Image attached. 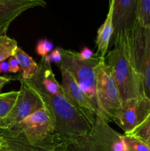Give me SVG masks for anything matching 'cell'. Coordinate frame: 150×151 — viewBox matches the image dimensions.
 <instances>
[{"label":"cell","instance_id":"cell-17","mask_svg":"<svg viewBox=\"0 0 150 151\" xmlns=\"http://www.w3.org/2000/svg\"><path fill=\"white\" fill-rule=\"evenodd\" d=\"M19 91L3 93L0 97V121L7 116L14 106L19 97Z\"/></svg>","mask_w":150,"mask_h":151},{"label":"cell","instance_id":"cell-5","mask_svg":"<svg viewBox=\"0 0 150 151\" xmlns=\"http://www.w3.org/2000/svg\"><path fill=\"white\" fill-rule=\"evenodd\" d=\"M126 34L131 57L142 82L144 96L150 99V27L136 22Z\"/></svg>","mask_w":150,"mask_h":151},{"label":"cell","instance_id":"cell-24","mask_svg":"<svg viewBox=\"0 0 150 151\" xmlns=\"http://www.w3.org/2000/svg\"><path fill=\"white\" fill-rule=\"evenodd\" d=\"M9 64V72H12V73H16V72L20 71V66H19V63H18L17 60L13 56L10 57L8 60Z\"/></svg>","mask_w":150,"mask_h":151},{"label":"cell","instance_id":"cell-10","mask_svg":"<svg viewBox=\"0 0 150 151\" xmlns=\"http://www.w3.org/2000/svg\"><path fill=\"white\" fill-rule=\"evenodd\" d=\"M88 134L104 151H127L124 134L113 129L108 122L100 116H96Z\"/></svg>","mask_w":150,"mask_h":151},{"label":"cell","instance_id":"cell-8","mask_svg":"<svg viewBox=\"0 0 150 151\" xmlns=\"http://www.w3.org/2000/svg\"><path fill=\"white\" fill-rule=\"evenodd\" d=\"M19 97L7 116L0 121V129L14 128L21 121L44 107L41 99L21 82Z\"/></svg>","mask_w":150,"mask_h":151},{"label":"cell","instance_id":"cell-31","mask_svg":"<svg viewBox=\"0 0 150 151\" xmlns=\"http://www.w3.org/2000/svg\"><path fill=\"white\" fill-rule=\"evenodd\" d=\"M149 146H150V143H149Z\"/></svg>","mask_w":150,"mask_h":151},{"label":"cell","instance_id":"cell-13","mask_svg":"<svg viewBox=\"0 0 150 151\" xmlns=\"http://www.w3.org/2000/svg\"><path fill=\"white\" fill-rule=\"evenodd\" d=\"M0 133L7 151H53L54 150L30 143L24 133L19 128L0 129Z\"/></svg>","mask_w":150,"mask_h":151},{"label":"cell","instance_id":"cell-27","mask_svg":"<svg viewBox=\"0 0 150 151\" xmlns=\"http://www.w3.org/2000/svg\"><path fill=\"white\" fill-rule=\"evenodd\" d=\"M9 72L8 62L2 61L0 63V73H7Z\"/></svg>","mask_w":150,"mask_h":151},{"label":"cell","instance_id":"cell-7","mask_svg":"<svg viewBox=\"0 0 150 151\" xmlns=\"http://www.w3.org/2000/svg\"><path fill=\"white\" fill-rule=\"evenodd\" d=\"M150 114V99L146 96L122 103L112 122L117 124L124 134H129L139 126Z\"/></svg>","mask_w":150,"mask_h":151},{"label":"cell","instance_id":"cell-1","mask_svg":"<svg viewBox=\"0 0 150 151\" xmlns=\"http://www.w3.org/2000/svg\"><path fill=\"white\" fill-rule=\"evenodd\" d=\"M19 80L44 103V107L54 123L57 145L67 144L91 130V125L66 98L61 84L51 69V63L44 57L41 58L32 78Z\"/></svg>","mask_w":150,"mask_h":151},{"label":"cell","instance_id":"cell-32","mask_svg":"<svg viewBox=\"0 0 150 151\" xmlns=\"http://www.w3.org/2000/svg\"><path fill=\"white\" fill-rule=\"evenodd\" d=\"M0 134H1V133H0Z\"/></svg>","mask_w":150,"mask_h":151},{"label":"cell","instance_id":"cell-16","mask_svg":"<svg viewBox=\"0 0 150 151\" xmlns=\"http://www.w3.org/2000/svg\"><path fill=\"white\" fill-rule=\"evenodd\" d=\"M63 145L65 151H104L92 139L88 132Z\"/></svg>","mask_w":150,"mask_h":151},{"label":"cell","instance_id":"cell-14","mask_svg":"<svg viewBox=\"0 0 150 151\" xmlns=\"http://www.w3.org/2000/svg\"><path fill=\"white\" fill-rule=\"evenodd\" d=\"M114 34L113 22H112V10L109 7L106 19L104 23L97 30V35L96 38V46L97 52L96 54L99 55L100 57L105 58L108 52L109 45L111 41L112 37Z\"/></svg>","mask_w":150,"mask_h":151},{"label":"cell","instance_id":"cell-23","mask_svg":"<svg viewBox=\"0 0 150 151\" xmlns=\"http://www.w3.org/2000/svg\"><path fill=\"white\" fill-rule=\"evenodd\" d=\"M45 60L47 62H49V63H54L56 65H57L58 63H60L62 60V55L61 52H60V47L58 48L54 49V50L51 51V52L50 54L47 55L44 57Z\"/></svg>","mask_w":150,"mask_h":151},{"label":"cell","instance_id":"cell-19","mask_svg":"<svg viewBox=\"0 0 150 151\" xmlns=\"http://www.w3.org/2000/svg\"><path fill=\"white\" fill-rule=\"evenodd\" d=\"M137 22L142 26L150 27V0H138Z\"/></svg>","mask_w":150,"mask_h":151},{"label":"cell","instance_id":"cell-29","mask_svg":"<svg viewBox=\"0 0 150 151\" xmlns=\"http://www.w3.org/2000/svg\"><path fill=\"white\" fill-rule=\"evenodd\" d=\"M53 151H65L64 146L63 144H57V145L54 147Z\"/></svg>","mask_w":150,"mask_h":151},{"label":"cell","instance_id":"cell-21","mask_svg":"<svg viewBox=\"0 0 150 151\" xmlns=\"http://www.w3.org/2000/svg\"><path fill=\"white\" fill-rule=\"evenodd\" d=\"M127 151H150V146L144 142L128 134H124Z\"/></svg>","mask_w":150,"mask_h":151},{"label":"cell","instance_id":"cell-12","mask_svg":"<svg viewBox=\"0 0 150 151\" xmlns=\"http://www.w3.org/2000/svg\"><path fill=\"white\" fill-rule=\"evenodd\" d=\"M46 6L44 0H0V36L6 35L10 24L24 12Z\"/></svg>","mask_w":150,"mask_h":151},{"label":"cell","instance_id":"cell-20","mask_svg":"<svg viewBox=\"0 0 150 151\" xmlns=\"http://www.w3.org/2000/svg\"><path fill=\"white\" fill-rule=\"evenodd\" d=\"M128 135L132 136L146 144L150 143V114L146 119L137 127L134 131L127 134Z\"/></svg>","mask_w":150,"mask_h":151},{"label":"cell","instance_id":"cell-11","mask_svg":"<svg viewBox=\"0 0 150 151\" xmlns=\"http://www.w3.org/2000/svg\"><path fill=\"white\" fill-rule=\"evenodd\" d=\"M112 22L115 35L129 30L138 19V0H110Z\"/></svg>","mask_w":150,"mask_h":151},{"label":"cell","instance_id":"cell-2","mask_svg":"<svg viewBox=\"0 0 150 151\" xmlns=\"http://www.w3.org/2000/svg\"><path fill=\"white\" fill-rule=\"evenodd\" d=\"M105 61L113 70L122 103L144 97L142 82L132 62L126 31L115 35L114 46Z\"/></svg>","mask_w":150,"mask_h":151},{"label":"cell","instance_id":"cell-15","mask_svg":"<svg viewBox=\"0 0 150 151\" xmlns=\"http://www.w3.org/2000/svg\"><path fill=\"white\" fill-rule=\"evenodd\" d=\"M13 57L17 60L20 69H21V75L19 78L24 80H29L32 78L38 69V63L32 58V57L19 47L15 51Z\"/></svg>","mask_w":150,"mask_h":151},{"label":"cell","instance_id":"cell-9","mask_svg":"<svg viewBox=\"0 0 150 151\" xmlns=\"http://www.w3.org/2000/svg\"><path fill=\"white\" fill-rule=\"evenodd\" d=\"M59 69L62 77L61 86L66 98L92 126L96 116H98L95 108L70 73L63 68Z\"/></svg>","mask_w":150,"mask_h":151},{"label":"cell","instance_id":"cell-22","mask_svg":"<svg viewBox=\"0 0 150 151\" xmlns=\"http://www.w3.org/2000/svg\"><path fill=\"white\" fill-rule=\"evenodd\" d=\"M53 50V44L46 39H41L38 41L36 46V52L41 57H45L49 54Z\"/></svg>","mask_w":150,"mask_h":151},{"label":"cell","instance_id":"cell-30","mask_svg":"<svg viewBox=\"0 0 150 151\" xmlns=\"http://www.w3.org/2000/svg\"><path fill=\"white\" fill-rule=\"evenodd\" d=\"M1 94H0V97H1Z\"/></svg>","mask_w":150,"mask_h":151},{"label":"cell","instance_id":"cell-26","mask_svg":"<svg viewBox=\"0 0 150 151\" xmlns=\"http://www.w3.org/2000/svg\"><path fill=\"white\" fill-rule=\"evenodd\" d=\"M14 80L12 78H8V77H4V76H0V94H1V91L3 88V87L10 83V81Z\"/></svg>","mask_w":150,"mask_h":151},{"label":"cell","instance_id":"cell-3","mask_svg":"<svg viewBox=\"0 0 150 151\" xmlns=\"http://www.w3.org/2000/svg\"><path fill=\"white\" fill-rule=\"evenodd\" d=\"M60 52L62 60L57 66L70 73L79 88L90 99L100 116L96 91L95 68L104 58L95 54L92 58L85 60L81 58L79 52L74 50L60 48Z\"/></svg>","mask_w":150,"mask_h":151},{"label":"cell","instance_id":"cell-25","mask_svg":"<svg viewBox=\"0 0 150 151\" xmlns=\"http://www.w3.org/2000/svg\"><path fill=\"white\" fill-rule=\"evenodd\" d=\"M94 55L95 54H94L92 50H91L89 48H88V47H84L82 50V51L79 52V55H80L81 58H82V60H89V59L92 58L94 56Z\"/></svg>","mask_w":150,"mask_h":151},{"label":"cell","instance_id":"cell-28","mask_svg":"<svg viewBox=\"0 0 150 151\" xmlns=\"http://www.w3.org/2000/svg\"><path fill=\"white\" fill-rule=\"evenodd\" d=\"M0 151H7L4 140L1 137V134H0Z\"/></svg>","mask_w":150,"mask_h":151},{"label":"cell","instance_id":"cell-4","mask_svg":"<svg viewBox=\"0 0 150 151\" xmlns=\"http://www.w3.org/2000/svg\"><path fill=\"white\" fill-rule=\"evenodd\" d=\"M96 91L100 117L107 122H112L116 112L122 106V100L111 67L105 58L95 68Z\"/></svg>","mask_w":150,"mask_h":151},{"label":"cell","instance_id":"cell-6","mask_svg":"<svg viewBox=\"0 0 150 151\" xmlns=\"http://www.w3.org/2000/svg\"><path fill=\"white\" fill-rule=\"evenodd\" d=\"M30 143L54 149L57 145L54 123L44 107L26 117L16 127Z\"/></svg>","mask_w":150,"mask_h":151},{"label":"cell","instance_id":"cell-18","mask_svg":"<svg viewBox=\"0 0 150 151\" xmlns=\"http://www.w3.org/2000/svg\"><path fill=\"white\" fill-rule=\"evenodd\" d=\"M18 47L17 41L7 35L0 36V63L13 56Z\"/></svg>","mask_w":150,"mask_h":151}]
</instances>
